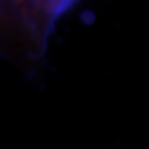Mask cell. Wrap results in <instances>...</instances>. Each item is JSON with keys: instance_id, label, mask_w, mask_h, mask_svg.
<instances>
[{"instance_id": "6da1fadb", "label": "cell", "mask_w": 149, "mask_h": 149, "mask_svg": "<svg viewBox=\"0 0 149 149\" xmlns=\"http://www.w3.org/2000/svg\"><path fill=\"white\" fill-rule=\"evenodd\" d=\"M76 2H78V0H53V5H55V9L58 12V15L61 17L67 9H70Z\"/></svg>"}]
</instances>
